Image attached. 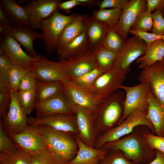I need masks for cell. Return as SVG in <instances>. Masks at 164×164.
<instances>
[{"label": "cell", "instance_id": "obj_1", "mask_svg": "<svg viewBox=\"0 0 164 164\" xmlns=\"http://www.w3.org/2000/svg\"><path fill=\"white\" fill-rule=\"evenodd\" d=\"M145 135L142 137L138 134L132 133L116 141L106 143L102 148L107 150L121 151L126 158L136 164H148L154 159L156 154L148 145Z\"/></svg>", "mask_w": 164, "mask_h": 164}, {"label": "cell", "instance_id": "obj_2", "mask_svg": "<svg viewBox=\"0 0 164 164\" xmlns=\"http://www.w3.org/2000/svg\"><path fill=\"white\" fill-rule=\"evenodd\" d=\"M125 96L124 92L118 90L100 101L95 112L97 135L118 123L123 114Z\"/></svg>", "mask_w": 164, "mask_h": 164}, {"label": "cell", "instance_id": "obj_3", "mask_svg": "<svg viewBox=\"0 0 164 164\" xmlns=\"http://www.w3.org/2000/svg\"><path fill=\"white\" fill-rule=\"evenodd\" d=\"M35 126L43 136L48 149L57 158L66 163L74 157L78 145L73 135L45 126Z\"/></svg>", "mask_w": 164, "mask_h": 164}, {"label": "cell", "instance_id": "obj_4", "mask_svg": "<svg viewBox=\"0 0 164 164\" xmlns=\"http://www.w3.org/2000/svg\"><path fill=\"white\" fill-rule=\"evenodd\" d=\"M78 14L70 15L61 14L58 9L56 10L47 18L40 22L39 29L41 31L45 47L49 52L52 53L58 48L59 38L66 26Z\"/></svg>", "mask_w": 164, "mask_h": 164}, {"label": "cell", "instance_id": "obj_5", "mask_svg": "<svg viewBox=\"0 0 164 164\" xmlns=\"http://www.w3.org/2000/svg\"><path fill=\"white\" fill-rule=\"evenodd\" d=\"M147 114L138 110L132 112L118 126L99 136L96 138L94 147L101 148L104 144L116 141L131 133L136 127L139 125L146 126L154 132L153 125L147 118Z\"/></svg>", "mask_w": 164, "mask_h": 164}, {"label": "cell", "instance_id": "obj_6", "mask_svg": "<svg viewBox=\"0 0 164 164\" xmlns=\"http://www.w3.org/2000/svg\"><path fill=\"white\" fill-rule=\"evenodd\" d=\"M120 89L125 91V96L123 114L118 123V125L135 111L138 110L147 113L151 91L146 83L140 82L133 86L122 85Z\"/></svg>", "mask_w": 164, "mask_h": 164}, {"label": "cell", "instance_id": "obj_7", "mask_svg": "<svg viewBox=\"0 0 164 164\" xmlns=\"http://www.w3.org/2000/svg\"><path fill=\"white\" fill-rule=\"evenodd\" d=\"M30 69L40 81H63L69 79L63 62L51 61L39 55L32 63Z\"/></svg>", "mask_w": 164, "mask_h": 164}, {"label": "cell", "instance_id": "obj_8", "mask_svg": "<svg viewBox=\"0 0 164 164\" xmlns=\"http://www.w3.org/2000/svg\"><path fill=\"white\" fill-rule=\"evenodd\" d=\"M147 46L144 41L137 36L127 39L118 54L113 67L126 75L129 72L132 63L144 55Z\"/></svg>", "mask_w": 164, "mask_h": 164}, {"label": "cell", "instance_id": "obj_9", "mask_svg": "<svg viewBox=\"0 0 164 164\" xmlns=\"http://www.w3.org/2000/svg\"><path fill=\"white\" fill-rule=\"evenodd\" d=\"M7 135L18 148L29 155H36L48 149L43 136L36 126L28 125L20 133Z\"/></svg>", "mask_w": 164, "mask_h": 164}, {"label": "cell", "instance_id": "obj_10", "mask_svg": "<svg viewBox=\"0 0 164 164\" xmlns=\"http://www.w3.org/2000/svg\"><path fill=\"white\" fill-rule=\"evenodd\" d=\"M2 123L7 135L17 134L24 130L29 125L27 114L18 100L17 92L11 90V100L8 112Z\"/></svg>", "mask_w": 164, "mask_h": 164}, {"label": "cell", "instance_id": "obj_11", "mask_svg": "<svg viewBox=\"0 0 164 164\" xmlns=\"http://www.w3.org/2000/svg\"><path fill=\"white\" fill-rule=\"evenodd\" d=\"M126 75L113 67L105 71L97 78L90 91L100 101L120 89Z\"/></svg>", "mask_w": 164, "mask_h": 164}, {"label": "cell", "instance_id": "obj_12", "mask_svg": "<svg viewBox=\"0 0 164 164\" xmlns=\"http://www.w3.org/2000/svg\"><path fill=\"white\" fill-rule=\"evenodd\" d=\"M72 106L76 117V136L87 145L94 147L97 136L95 112L77 105Z\"/></svg>", "mask_w": 164, "mask_h": 164}, {"label": "cell", "instance_id": "obj_13", "mask_svg": "<svg viewBox=\"0 0 164 164\" xmlns=\"http://www.w3.org/2000/svg\"><path fill=\"white\" fill-rule=\"evenodd\" d=\"M29 125L45 126L54 130L71 134L77 136V130L75 114H57L40 118H28Z\"/></svg>", "mask_w": 164, "mask_h": 164}, {"label": "cell", "instance_id": "obj_14", "mask_svg": "<svg viewBox=\"0 0 164 164\" xmlns=\"http://www.w3.org/2000/svg\"><path fill=\"white\" fill-rule=\"evenodd\" d=\"M62 81L64 85V93L72 105L96 112L101 101L97 99L90 91L69 79Z\"/></svg>", "mask_w": 164, "mask_h": 164}, {"label": "cell", "instance_id": "obj_15", "mask_svg": "<svg viewBox=\"0 0 164 164\" xmlns=\"http://www.w3.org/2000/svg\"><path fill=\"white\" fill-rule=\"evenodd\" d=\"M146 10L145 0H131L122 9L119 21L113 28L125 41L139 15Z\"/></svg>", "mask_w": 164, "mask_h": 164}, {"label": "cell", "instance_id": "obj_16", "mask_svg": "<svg viewBox=\"0 0 164 164\" xmlns=\"http://www.w3.org/2000/svg\"><path fill=\"white\" fill-rule=\"evenodd\" d=\"M138 80L146 83L151 92L164 103V59L142 69Z\"/></svg>", "mask_w": 164, "mask_h": 164}, {"label": "cell", "instance_id": "obj_17", "mask_svg": "<svg viewBox=\"0 0 164 164\" xmlns=\"http://www.w3.org/2000/svg\"><path fill=\"white\" fill-rule=\"evenodd\" d=\"M0 36L9 35L12 36L24 47L26 53L34 58L38 57L39 55L35 51L33 46L35 40H42V34L34 30L30 26H21L16 28L11 26L0 24Z\"/></svg>", "mask_w": 164, "mask_h": 164}, {"label": "cell", "instance_id": "obj_18", "mask_svg": "<svg viewBox=\"0 0 164 164\" xmlns=\"http://www.w3.org/2000/svg\"><path fill=\"white\" fill-rule=\"evenodd\" d=\"M37 118L57 114H75L72 106L64 92L59 93L47 100L36 103Z\"/></svg>", "mask_w": 164, "mask_h": 164}, {"label": "cell", "instance_id": "obj_19", "mask_svg": "<svg viewBox=\"0 0 164 164\" xmlns=\"http://www.w3.org/2000/svg\"><path fill=\"white\" fill-rule=\"evenodd\" d=\"M61 2L60 0H32L24 5L28 13L30 26L39 29L41 21L49 17Z\"/></svg>", "mask_w": 164, "mask_h": 164}, {"label": "cell", "instance_id": "obj_20", "mask_svg": "<svg viewBox=\"0 0 164 164\" xmlns=\"http://www.w3.org/2000/svg\"><path fill=\"white\" fill-rule=\"evenodd\" d=\"M0 48L14 65L30 69L32 63L38 57H33L24 52L20 45L11 36H0Z\"/></svg>", "mask_w": 164, "mask_h": 164}, {"label": "cell", "instance_id": "obj_21", "mask_svg": "<svg viewBox=\"0 0 164 164\" xmlns=\"http://www.w3.org/2000/svg\"><path fill=\"white\" fill-rule=\"evenodd\" d=\"M78 145L74 157L66 164H99L107 154V150L102 148L96 149L87 145L75 136Z\"/></svg>", "mask_w": 164, "mask_h": 164}, {"label": "cell", "instance_id": "obj_22", "mask_svg": "<svg viewBox=\"0 0 164 164\" xmlns=\"http://www.w3.org/2000/svg\"><path fill=\"white\" fill-rule=\"evenodd\" d=\"M63 62L70 80L81 76L97 67L94 53L89 51Z\"/></svg>", "mask_w": 164, "mask_h": 164}, {"label": "cell", "instance_id": "obj_23", "mask_svg": "<svg viewBox=\"0 0 164 164\" xmlns=\"http://www.w3.org/2000/svg\"><path fill=\"white\" fill-rule=\"evenodd\" d=\"M56 51L59 61L63 62L72 60L88 51L86 29Z\"/></svg>", "mask_w": 164, "mask_h": 164}, {"label": "cell", "instance_id": "obj_24", "mask_svg": "<svg viewBox=\"0 0 164 164\" xmlns=\"http://www.w3.org/2000/svg\"><path fill=\"white\" fill-rule=\"evenodd\" d=\"M110 29L92 16L88 17L86 31L88 51L94 53L103 46Z\"/></svg>", "mask_w": 164, "mask_h": 164}, {"label": "cell", "instance_id": "obj_25", "mask_svg": "<svg viewBox=\"0 0 164 164\" xmlns=\"http://www.w3.org/2000/svg\"><path fill=\"white\" fill-rule=\"evenodd\" d=\"M0 5L5 13L12 26L15 28L30 27L29 15L25 6L20 5L14 0H1Z\"/></svg>", "mask_w": 164, "mask_h": 164}, {"label": "cell", "instance_id": "obj_26", "mask_svg": "<svg viewBox=\"0 0 164 164\" xmlns=\"http://www.w3.org/2000/svg\"><path fill=\"white\" fill-rule=\"evenodd\" d=\"M146 116L153 127L155 135L164 136V103L159 101L151 91Z\"/></svg>", "mask_w": 164, "mask_h": 164}, {"label": "cell", "instance_id": "obj_27", "mask_svg": "<svg viewBox=\"0 0 164 164\" xmlns=\"http://www.w3.org/2000/svg\"><path fill=\"white\" fill-rule=\"evenodd\" d=\"M88 17L85 15H78L66 26L59 38L58 48L76 38L86 29Z\"/></svg>", "mask_w": 164, "mask_h": 164}, {"label": "cell", "instance_id": "obj_28", "mask_svg": "<svg viewBox=\"0 0 164 164\" xmlns=\"http://www.w3.org/2000/svg\"><path fill=\"white\" fill-rule=\"evenodd\" d=\"M164 59V41L159 40L147 46L144 55L136 60L138 67L143 69Z\"/></svg>", "mask_w": 164, "mask_h": 164}, {"label": "cell", "instance_id": "obj_29", "mask_svg": "<svg viewBox=\"0 0 164 164\" xmlns=\"http://www.w3.org/2000/svg\"><path fill=\"white\" fill-rule=\"evenodd\" d=\"M36 103L43 101L64 91L62 81H42L38 80L36 88Z\"/></svg>", "mask_w": 164, "mask_h": 164}, {"label": "cell", "instance_id": "obj_30", "mask_svg": "<svg viewBox=\"0 0 164 164\" xmlns=\"http://www.w3.org/2000/svg\"><path fill=\"white\" fill-rule=\"evenodd\" d=\"M122 9H99L93 11L92 16L110 29L113 28L118 22Z\"/></svg>", "mask_w": 164, "mask_h": 164}, {"label": "cell", "instance_id": "obj_31", "mask_svg": "<svg viewBox=\"0 0 164 164\" xmlns=\"http://www.w3.org/2000/svg\"><path fill=\"white\" fill-rule=\"evenodd\" d=\"M93 53L97 67L105 71L113 67L118 53L103 46Z\"/></svg>", "mask_w": 164, "mask_h": 164}, {"label": "cell", "instance_id": "obj_32", "mask_svg": "<svg viewBox=\"0 0 164 164\" xmlns=\"http://www.w3.org/2000/svg\"><path fill=\"white\" fill-rule=\"evenodd\" d=\"M105 71L97 67L81 76L70 80L79 86L90 91L97 78Z\"/></svg>", "mask_w": 164, "mask_h": 164}, {"label": "cell", "instance_id": "obj_33", "mask_svg": "<svg viewBox=\"0 0 164 164\" xmlns=\"http://www.w3.org/2000/svg\"><path fill=\"white\" fill-rule=\"evenodd\" d=\"M36 89L17 92L19 101L27 114H30L35 109L36 103Z\"/></svg>", "mask_w": 164, "mask_h": 164}, {"label": "cell", "instance_id": "obj_34", "mask_svg": "<svg viewBox=\"0 0 164 164\" xmlns=\"http://www.w3.org/2000/svg\"><path fill=\"white\" fill-rule=\"evenodd\" d=\"M125 41L113 29H110L105 37L103 46L118 54L123 48Z\"/></svg>", "mask_w": 164, "mask_h": 164}, {"label": "cell", "instance_id": "obj_35", "mask_svg": "<svg viewBox=\"0 0 164 164\" xmlns=\"http://www.w3.org/2000/svg\"><path fill=\"white\" fill-rule=\"evenodd\" d=\"M0 161L5 164H31L29 155L19 148L10 153L0 152Z\"/></svg>", "mask_w": 164, "mask_h": 164}, {"label": "cell", "instance_id": "obj_36", "mask_svg": "<svg viewBox=\"0 0 164 164\" xmlns=\"http://www.w3.org/2000/svg\"><path fill=\"white\" fill-rule=\"evenodd\" d=\"M31 69L13 65L9 71L8 81L11 90L18 92L19 85L23 77Z\"/></svg>", "mask_w": 164, "mask_h": 164}, {"label": "cell", "instance_id": "obj_37", "mask_svg": "<svg viewBox=\"0 0 164 164\" xmlns=\"http://www.w3.org/2000/svg\"><path fill=\"white\" fill-rule=\"evenodd\" d=\"M28 155L31 164H66L48 149L36 155Z\"/></svg>", "mask_w": 164, "mask_h": 164}, {"label": "cell", "instance_id": "obj_38", "mask_svg": "<svg viewBox=\"0 0 164 164\" xmlns=\"http://www.w3.org/2000/svg\"><path fill=\"white\" fill-rule=\"evenodd\" d=\"M152 23V13L146 10L139 15L131 29L148 32L151 30Z\"/></svg>", "mask_w": 164, "mask_h": 164}, {"label": "cell", "instance_id": "obj_39", "mask_svg": "<svg viewBox=\"0 0 164 164\" xmlns=\"http://www.w3.org/2000/svg\"><path fill=\"white\" fill-rule=\"evenodd\" d=\"M13 65L3 50L0 48V86L9 85L8 73Z\"/></svg>", "mask_w": 164, "mask_h": 164}, {"label": "cell", "instance_id": "obj_40", "mask_svg": "<svg viewBox=\"0 0 164 164\" xmlns=\"http://www.w3.org/2000/svg\"><path fill=\"white\" fill-rule=\"evenodd\" d=\"M113 150L107 154L99 164H137L128 159L121 151Z\"/></svg>", "mask_w": 164, "mask_h": 164}, {"label": "cell", "instance_id": "obj_41", "mask_svg": "<svg viewBox=\"0 0 164 164\" xmlns=\"http://www.w3.org/2000/svg\"><path fill=\"white\" fill-rule=\"evenodd\" d=\"M18 148L13 140L5 132L2 123L0 124V152L10 153Z\"/></svg>", "mask_w": 164, "mask_h": 164}, {"label": "cell", "instance_id": "obj_42", "mask_svg": "<svg viewBox=\"0 0 164 164\" xmlns=\"http://www.w3.org/2000/svg\"><path fill=\"white\" fill-rule=\"evenodd\" d=\"M11 90L9 87H0V116L3 119L9 109L11 100Z\"/></svg>", "mask_w": 164, "mask_h": 164}, {"label": "cell", "instance_id": "obj_43", "mask_svg": "<svg viewBox=\"0 0 164 164\" xmlns=\"http://www.w3.org/2000/svg\"><path fill=\"white\" fill-rule=\"evenodd\" d=\"M162 8L152 13V26L151 33L158 35H164V17Z\"/></svg>", "mask_w": 164, "mask_h": 164}, {"label": "cell", "instance_id": "obj_44", "mask_svg": "<svg viewBox=\"0 0 164 164\" xmlns=\"http://www.w3.org/2000/svg\"><path fill=\"white\" fill-rule=\"evenodd\" d=\"M38 81V79L30 70L22 79L19 85V91H26L36 89Z\"/></svg>", "mask_w": 164, "mask_h": 164}, {"label": "cell", "instance_id": "obj_45", "mask_svg": "<svg viewBox=\"0 0 164 164\" xmlns=\"http://www.w3.org/2000/svg\"><path fill=\"white\" fill-rule=\"evenodd\" d=\"M145 138L148 145L151 149L164 153V136L147 133L145 134Z\"/></svg>", "mask_w": 164, "mask_h": 164}, {"label": "cell", "instance_id": "obj_46", "mask_svg": "<svg viewBox=\"0 0 164 164\" xmlns=\"http://www.w3.org/2000/svg\"><path fill=\"white\" fill-rule=\"evenodd\" d=\"M129 33L136 36L144 41L148 46L152 42L160 40L164 41V35H158L146 32H143L131 29Z\"/></svg>", "mask_w": 164, "mask_h": 164}, {"label": "cell", "instance_id": "obj_47", "mask_svg": "<svg viewBox=\"0 0 164 164\" xmlns=\"http://www.w3.org/2000/svg\"><path fill=\"white\" fill-rule=\"evenodd\" d=\"M129 2L128 0H103L97 3L99 9L108 8L122 9Z\"/></svg>", "mask_w": 164, "mask_h": 164}, {"label": "cell", "instance_id": "obj_48", "mask_svg": "<svg viewBox=\"0 0 164 164\" xmlns=\"http://www.w3.org/2000/svg\"><path fill=\"white\" fill-rule=\"evenodd\" d=\"M85 5V4L79 0H70L64 2H61L59 5L58 9L67 12L76 6Z\"/></svg>", "mask_w": 164, "mask_h": 164}, {"label": "cell", "instance_id": "obj_49", "mask_svg": "<svg viewBox=\"0 0 164 164\" xmlns=\"http://www.w3.org/2000/svg\"><path fill=\"white\" fill-rule=\"evenodd\" d=\"M146 10L151 12L160 8H164V0H146Z\"/></svg>", "mask_w": 164, "mask_h": 164}, {"label": "cell", "instance_id": "obj_50", "mask_svg": "<svg viewBox=\"0 0 164 164\" xmlns=\"http://www.w3.org/2000/svg\"><path fill=\"white\" fill-rule=\"evenodd\" d=\"M155 152V158L148 164H164V153L157 150Z\"/></svg>", "mask_w": 164, "mask_h": 164}, {"label": "cell", "instance_id": "obj_51", "mask_svg": "<svg viewBox=\"0 0 164 164\" xmlns=\"http://www.w3.org/2000/svg\"><path fill=\"white\" fill-rule=\"evenodd\" d=\"M0 24L6 26H11L7 16L1 5H0Z\"/></svg>", "mask_w": 164, "mask_h": 164}, {"label": "cell", "instance_id": "obj_52", "mask_svg": "<svg viewBox=\"0 0 164 164\" xmlns=\"http://www.w3.org/2000/svg\"><path fill=\"white\" fill-rule=\"evenodd\" d=\"M80 2L87 5L89 6H92L94 4H97V1L94 0H79Z\"/></svg>", "mask_w": 164, "mask_h": 164}, {"label": "cell", "instance_id": "obj_53", "mask_svg": "<svg viewBox=\"0 0 164 164\" xmlns=\"http://www.w3.org/2000/svg\"><path fill=\"white\" fill-rule=\"evenodd\" d=\"M162 14H163V16L164 17V10L162 9Z\"/></svg>", "mask_w": 164, "mask_h": 164}, {"label": "cell", "instance_id": "obj_54", "mask_svg": "<svg viewBox=\"0 0 164 164\" xmlns=\"http://www.w3.org/2000/svg\"><path fill=\"white\" fill-rule=\"evenodd\" d=\"M163 10H164V8L163 9Z\"/></svg>", "mask_w": 164, "mask_h": 164}]
</instances>
